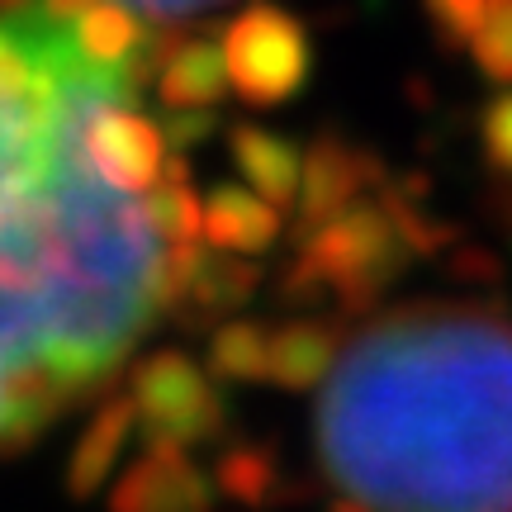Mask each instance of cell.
<instances>
[{"instance_id":"cell-1","label":"cell","mask_w":512,"mask_h":512,"mask_svg":"<svg viewBox=\"0 0 512 512\" xmlns=\"http://www.w3.org/2000/svg\"><path fill=\"white\" fill-rule=\"evenodd\" d=\"M100 81L53 143L0 171V451H15L110 380L171 309V242L152 195H128L86 157L81 124Z\"/></svg>"},{"instance_id":"cell-2","label":"cell","mask_w":512,"mask_h":512,"mask_svg":"<svg viewBox=\"0 0 512 512\" xmlns=\"http://www.w3.org/2000/svg\"><path fill=\"white\" fill-rule=\"evenodd\" d=\"M313 446L375 512H512V318L484 304L375 318L323 380Z\"/></svg>"},{"instance_id":"cell-3","label":"cell","mask_w":512,"mask_h":512,"mask_svg":"<svg viewBox=\"0 0 512 512\" xmlns=\"http://www.w3.org/2000/svg\"><path fill=\"white\" fill-rule=\"evenodd\" d=\"M413 256L384 195H361L328 223L299 233V252L280 275V299H337L342 313H370Z\"/></svg>"},{"instance_id":"cell-4","label":"cell","mask_w":512,"mask_h":512,"mask_svg":"<svg viewBox=\"0 0 512 512\" xmlns=\"http://www.w3.org/2000/svg\"><path fill=\"white\" fill-rule=\"evenodd\" d=\"M124 394L133 399V418L143 427L147 446L195 451L228 432V403H223L209 366H200L195 356L176 347L143 356L128 375Z\"/></svg>"},{"instance_id":"cell-5","label":"cell","mask_w":512,"mask_h":512,"mask_svg":"<svg viewBox=\"0 0 512 512\" xmlns=\"http://www.w3.org/2000/svg\"><path fill=\"white\" fill-rule=\"evenodd\" d=\"M228 81L247 105H285L313 76V48L304 19H294L285 5L256 0L223 24L219 34Z\"/></svg>"},{"instance_id":"cell-6","label":"cell","mask_w":512,"mask_h":512,"mask_svg":"<svg viewBox=\"0 0 512 512\" xmlns=\"http://www.w3.org/2000/svg\"><path fill=\"white\" fill-rule=\"evenodd\" d=\"M81 143H86V157L95 171L128 195H152L166 176V162H171L162 124H152L147 114L133 110V91L100 95L86 110Z\"/></svg>"},{"instance_id":"cell-7","label":"cell","mask_w":512,"mask_h":512,"mask_svg":"<svg viewBox=\"0 0 512 512\" xmlns=\"http://www.w3.org/2000/svg\"><path fill=\"white\" fill-rule=\"evenodd\" d=\"M384 162L370 147L351 143L342 133H318L304 147V181H299V200H294V228L309 233L332 214H342L351 200L361 195H380L384 190Z\"/></svg>"},{"instance_id":"cell-8","label":"cell","mask_w":512,"mask_h":512,"mask_svg":"<svg viewBox=\"0 0 512 512\" xmlns=\"http://www.w3.org/2000/svg\"><path fill=\"white\" fill-rule=\"evenodd\" d=\"M110 512H219V489L176 446H147L110 489Z\"/></svg>"},{"instance_id":"cell-9","label":"cell","mask_w":512,"mask_h":512,"mask_svg":"<svg viewBox=\"0 0 512 512\" xmlns=\"http://www.w3.org/2000/svg\"><path fill=\"white\" fill-rule=\"evenodd\" d=\"M261 285H266V271L256 266L252 256L219 252V247L200 242L176 266V275H171V304L181 313H195V318L228 313V309H242Z\"/></svg>"},{"instance_id":"cell-10","label":"cell","mask_w":512,"mask_h":512,"mask_svg":"<svg viewBox=\"0 0 512 512\" xmlns=\"http://www.w3.org/2000/svg\"><path fill=\"white\" fill-rule=\"evenodd\" d=\"M152 72H157V100L166 105V114H219V105L233 91L219 38L162 43Z\"/></svg>"},{"instance_id":"cell-11","label":"cell","mask_w":512,"mask_h":512,"mask_svg":"<svg viewBox=\"0 0 512 512\" xmlns=\"http://www.w3.org/2000/svg\"><path fill=\"white\" fill-rule=\"evenodd\" d=\"M285 233V214L261 200L252 185H219L200 200V238L219 252L261 256Z\"/></svg>"},{"instance_id":"cell-12","label":"cell","mask_w":512,"mask_h":512,"mask_svg":"<svg viewBox=\"0 0 512 512\" xmlns=\"http://www.w3.org/2000/svg\"><path fill=\"white\" fill-rule=\"evenodd\" d=\"M342 342L347 332L332 318H285L266 342V380L280 389H313L332 375Z\"/></svg>"},{"instance_id":"cell-13","label":"cell","mask_w":512,"mask_h":512,"mask_svg":"<svg viewBox=\"0 0 512 512\" xmlns=\"http://www.w3.org/2000/svg\"><path fill=\"white\" fill-rule=\"evenodd\" d=\"M228 152H233V166L242 171V181L252 185L261 200H271L280 214L294 209L299 181H304V147L290 143L275 128L238 124L228 128Z\"/></svg>"},{"instance_id":"cell-14","label":"cell","mask_w":512,"mask_h":512,"mask_svg":"<svg viewBox=\"0 0 512 512\" xmlns=\"http://www.w3.org/2000/svg\"><path fill=\"white\" fill-rule=\"evenodd\" d=\"M133 427H138V418H133V399L128 394H110V399L95 403V413L86 418L72 456H67V494L91 498L110 484Z\"/></svg>"},{"instance_id":"cell-15","label":"cell","mask_w":512,"mask_h":512,"mask_svg":"<svg viewBox=\"0 0 512 512\" xmlns=\"http://www.w3.org/2000/svg\"><path fill=\"white\" fill-rule=\"evenodd\" d=\"M285 484H290V475H285L280 456L271 446H261V441H228L214 456V489L247 512L275 508L280 498L290 494Z\"/></svg>"},{"instance_id":"cell-16","label":"cell","mask_w":512,"mask_h":512,"mask_svg":"<svg viewBox=\"0 0 512 512\" xmlns=\"http://www.w3.org/2000/svg\"><path fill=\"white\" fill-rule=\"evenodd\" d=\"M266 342L271 328L252 323V318H223L219 328L209 332V375L233 384H261L266 380Z\"/></svg>"},{"instance_id":"cell-17","label":"cell","mask_w":512,"mask_h":512,"mask_svg":"<svg viewBox=\"0 0 512 512\" xmlns=\"http://www.w3.org/2000/svg\"><path fill=\"white\" fill-rule=\"evenodd\" d=\"M470 57L489 81L512 86V0H489V10L479 19V29L470 34Z\"/></svg>"},{"instance_id":"cell-18","label":"cell","mask_w":512,"mask_h":512,"mask_svg":"<svg viewBox=\"0 0 512 512\" xmlns=\"http://www.w3.org/2000/svg\"><path fill=\"white\" fill-rule=\"evenodd\" d=\"M484 10H489V0H422V15L432 24V34L441 38V48H465Z\"/></svg>"},{"instance_id":"cell-19","label":"cell","mask_w":512,"mask_h":512,"mask_svg":"<svg viewBox=\"0 0 512 512\" xmlns=\"http://www.w3.org/2000/svg\"><path fill=\"white\" fill-rule=\"evenodd\" d=\"M479 152L498 176H512V91L494 95L479 110Z\"/></svg>"},{"instance_id":"cell-20","label":"cell","mask_w":512,"mask_h":512,"mask_svg":"<svg viewBox=\"0 0 512 512\" xmlns=\"http://www.w3.org/2000/svg\"><path fill=\"white\" fill-rule=\"evenodd\" d=\"M214 128H219V114H166V119H162V138H166V147L185 152V147L204 143Z\"/></svg>"},{"instance_id":"cell-21","label":"cell","mask_w":512,"mask_h":512,"mask_svg":"<svg viewBox=\"0 0 512 512\" xmlns=\"http://www.w3.org/2000/svg\"><path fill=\"white\" fill-rule=\"evenodd\" d=\"M133 5L138 15H152V19H166V24H176V19H190V15H204V10H214L223 0H124Z\"/></svg>"},{"instance_id":"cell-22","label":"cell","mask_w":512,"mask_h":512,"mask_svg":"<svg viewBox=\"0 0 512 512\" xmlns=\"http://www.w3.org/2000/svg\"><path fill=\"white\" fill-rule=\"evenodd\" d=\"M451 266H456L460 275H475V280H494L498 275V261L489 252H479V247H456Z\"/></svg>"},{"instance_id":"cell-23","label":"cell","mask_w":512,"mask_h":512,"mask_svg":"<svg viewBox=\"0 0 512 512\" xmlns=\"http://www.w3.org/2000/svg\"><path fill=\"white\" fill-rule=\"evenodd\" d=\"M494 219L512 233V176H503V181H498V190H494Z\"/></svg>"},{"instance_id":"cell-24","label":"cell","mask_w":512,"mask_h":512,"mask_svg":"<svg viewBox=\"0 0 512 512\" xmlns=\"http://www.w3.org/2000/svg\"><path fill=\"white\" fill-rule=\"evenodd\" d=\"M328 512H375V508H366V503H361V498H337V503H332V508Z\"/></svg>"}]
</instances>
